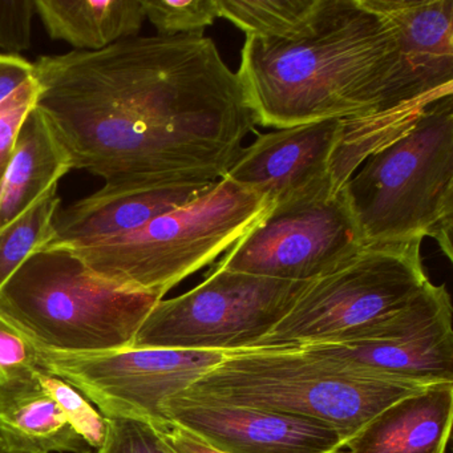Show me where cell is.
Returning a JSON list of instances; mask_svg holds the SVG:
<instances>
[{"label": "cell", "instance_id": "obj_21", "mask_svg": "<svg viewBox=\"0 0 453 453\" xmlns=\"http://www.w3.org/2000/svg\"><path fill=\"white\" fill-rule=\"evenodd\" d=\"M60 203L57 185L22 216L0 229V288L34 253L49 245Z\"/></svg>", "mask_w": 453, "mask_h": 453}, {"label": "cell", "instance_id": "obj_14", "mask_svg": "<svg viewBox=\"0 0 453 453\" xmlns=\"http://www.w3.org/2000/svg\"><path fill=\"white\" fill-rule=\"evenodd\" d=\"M396 34L415 96L426 107L453 94V0H362Z\"/></svg>", "mask_w": 453, "mask_h": 453}, {"label": "cell", "instance_id": "obj_24", "mask_svg": "<svg viewBox=\"0 0 453 453\" xmlns=\"http://www.w3.org/2000/svg\"><path fill=\"white\" fill-rule=\"evenodd\" d=\"M38 381L43 391L59 405L73 428L91 445L99 449L107 436L108 420L92 407L91 402L75 387L63 379L41 370Z\"/></svg>", "mask_w": 453, "mask_h": 453}, {"label": "cell", "instance_id": "obj_5", "mask_svg": "<svg viewBox=\"0 0 453 453\" xmlns=\"http://www.w3.org/2000/svg\"><path fill=\"white\" fill-rule=\"evenodd\" d=\"M270 208L266 198L224 177L142 229L68 250L102 282L163 299L232 248Z\"/></svg>", "mask_w": 453, "mask_h": 453}, {"label": "cell", "instance_id": "obj_2", "mask_svg": "<svg viewBox=\"0 0 453 453\" xmlns=\"http://www.w3.org/2000/svg\"><path fill=\"white\" fill-rule=\"evenodd\" d=\"M235 75L256 124L352 121L354 139L370 150L426 111L413 94L394 27L362 0H323L311 30L293 41L246 36Z\"/></svg>", "mask_w": 453, "mask_h": 453}, {"label": "cell", "instance_id": "obj_16", "mask_svg": "<svg viewBox=\"0 0 453 453\" xmlns=\"http://www.w3.org/2000/svg\"><path fill=\"white\" fill-rule=\"evenodd\" d=\"M296 349L428 386L453 381L452 320L407 338L320 344Z\"/></svg>", "mask_w": 453, "mask_h": 453}, {"label": "cell", "instance_id": "obj_22", "mask_svg": "<svg viewBox=\"0 0 453 453\" xmlns=\"http://www.w3.org/2000/svg\"><path fill=\"white\" fill-rule=\"evenodd\" d=\"M41 370L33 342L0 317V408L41 392Z\"/></svg>", "mask_w": 453, "mask_h": 453}, {"label": "cell", "instance_id": "obj_28", "mask_svg": "<svg viewBox=\"0 0 453 453\" xmlns=\"http://www.w3.org/2000/svg\"><path fill=\"white\" fill-rule=\"evenodd\" d=\"M34 63L17 55L0 54V103L34 78Z\"/></svg>", "mask_w": 453, "mask_h": 453}, {"label": "cell", "instance_id": "obj_3", "mask_svg": "<svg viewBox=\"0 0 453 453\" xmlns=\"http://www.w3.org/2000/svg\"><path fill=\"white\" fill-rule=\"evenodd\" d=\"M426 387L304 349H249L226 354L176 396L311 418L349 439L384 408Z\"/></svg>", "mask_w": 453, "mask_h": 453}, {"label": "cell", "instance_id": "obj_1", "mask_svg": "<svg viewBox=\"0 0 453 453\" xmlns=\"http://www.w3.org/2000/svg\"><path fill=\"white\" fill-rule=\"evenodd\" d=\"M36 107L73 169L105 181L147 176L213 184L256 120L213 39L134 36L34 63Z\"/></svg>", "mask_w": 453, "mask_h": 453}, {"label": "cell", "instance_id": "obj_18", "mask_svg": "<svg viewBox=\"0 0 453 453\" xmlns=\"http://www.w3.org/2000/svg\"><path fill=\"white\" fill-rule=\"evenodd\" d=\"M50 38L75 51H100L139 36L144 25L142 0H35Z\"/></svg>", "mask_w": 453, "mask_h": 453}, {"label": "cell", "instance_id": "obj_20", "mask_svg": "<svg viewBox=\"0 0 453 453\" xmlns=\"http://www.w3.org/2000/svg\"><path fill=\"white\" fill-rule=\"evenodd\" d=\"M221 18L246 36L293 41L311 30L323 0H219Z\"/></svg>", "mask_w": 453, "mask_h": 453}, {"label": "cell", "instance_id": "obj_6", "mask_svg": "<svg viewBox=\"0 0 453 453\" xmlns=\"http://www.w3.org/2000/svg\"><path fill=\"white\" fill-rule=\"evenodd\" d=\"M158 301L102 282L68 249H42L0 288V317L39 349L100 354L131 349Z\"/></svg>", "mask_w": 453, "mask_h": 453}, {"label": "cell", "instance_id": "obj_13", "mask_svg": "<svg viewBox=\"0 0 453 453\" xmlns=\"http://www.w3.org/2000/svg\"><path fill=\"white\" fill-rule=\"evenodd\" d=\"M213 184H177L147 176L110 180L88 197L59 208L44 249L83 248L128 234L187 205Z\"/></svg>", "mask_w": 453, "mask_h": 453}, {"label": "cell", "instance_id": "obj_19", "mask_svg": "<svg viewBox=\"0 0 453 453\" xmlns=\"http://www.w3.org/2000/svg\"><path fill=\"white\" fill-rule=\"evenodd\" d=\"M91 448L43 389L0 408L2 453H91Z\"/></svg>", "mask_w": 453, "mask_h": 453}, {"label": "cell", "instance_id": "obj_17", "mask_svg": "<svg viewBox=\"0 0 453 453\" xmlns=\"http://www.w3.org/2000/svg\"><path fill=\"white\" fill-rule=\"evenodd\" d=\"M70 171V155L35 105L23 121L0 188V229L22 216Z\"/></svg>", "mask_w": 453, "mask_h": 453}, {"label": "cell", "instance_id": "obj_7", "mask_svg": "<svg viewBox=\"0 0 453 453\" xmlns=\"http://www.w3.org/2000/svg\"><path fill=\"white\" fill-rule=\"evenodd\" d=\"M423 241L365 243L354 256L310 280L286 317L251 349L336 343L399 309L431 282L421 258Z\"/></svg>", "mask_w": 453, "mask_h": 453}, {"label": "cell", "instance_id": "obj_30", "mask_svg": "<svg viewBox=\"0 0 453 453\" xmlns=\"http://www.w3.org/2000/svg\"><path fill=\"white\" fill-rule=\"evenodd\" d=\"M0 453H2V450H0Z\"/></svg>", "mask_w": 453, "mask_h": 453}, {"label": "cell", "instance_id": "obj_10", "mask_svg": "<svg viewBox=\"0 0 453 453\" xmlns=\"http://www.w3.org/2000/svg\"><path fill=\"white\" fill-rule=\"evenodd\" d=\"M36 352L42 370L75 387L105 418H136L153 426L169 423L164 413L169 399L226 357V352L193 349L59 354L36 347Z\"/></svg>", "mask_w": 453, "mask_h": 453}, {"label": "cell", "instance_id": "obj_12", "mask_svg": "<svg viewBox=\"0 0 453 453\" xmlns=\"http://www.w3.org/2000/svg\"><path fill=\"white\" fill-rule=\"evenodd\" d=\"M342 136L343 120L339 119L261 134L241 150L225 177L272 206L317 192L331 187V163Z\"/></svg>", "mask_w": 453, "mask_h": 453}, {"label": "cell", "instance_id": "obj_26", "mask_svg": "<svg viewBox=\"0 0 453 453\" xmlns=\"http://www.w3.org/2000/svg\"><path fill=\"white\" fill-rule=\"evenodd\" d=\"M107 436L96 453H174L147 421L107 418Z\"/></svg>", "mask_w": 453, "mask_h": 453}, {"label": "cell", "instance_id": "obj_8", "mask_svg": "<svg viewBox=\"0 0 453 453\" xmlns=\"http://www.w3.org/2000/svg\"><path fill=\"white\" fill-rule=\"evenodd\" d=\"M307 283L214 267L192 290L158 301L131 349L248 351L274 330Z\"/></svg>", "mask_w": 453, "mask_h": 453}, {"label": "cell", "instance_id": "obj_11", "mask_svg": "<svg viewBox=\"0 0 453 453\" xmlns=\"http://www.w3.org/2000/svg\"><path fill=\"white\" fill-rule=\"evenodd\" d=\"M165 418L225 453H338L346 437L311 418L173 396Z\"/></svg>", "mask_w": 453, "mask_h": 453}, {"label": "cell", "instance_id": "obj_9", "mask_svg": "<svg viewBox=\"0 0 453 453\" xmlns=\"http://www.w3.org/2000/svg\"><path fill=\"white\" fill-rule=\"evenodd\" d=\"M363 245L343 189L335 193L326 187L273 205L216 267L310 282L354 256Z\"/></svg>", "mask_w": 453, "mask_h": 453}, {"label": "cell", "instance_id": "obj_27", "mask_svg": "<svg viewBox=\"0 0 453 453\" xmlns=\"http://www.w3.org/2000/svg\"><path fill=\"white\" fill-rule=\"evenodd\" d=\"M35 0H0V50L6 55L27 51L33 42Z\"/></svg>", "mask_w": 453, "mask_h": 453}, {"label": "cell", "instance_id": "obj_15", "mask_svg": "<svg viewBox=\"0 0 453 453\" xmlns=\"http://www.w3.org/2000/svg\"><path fill=\"white\" fill-rule=\"evenodd\" d=\"M453 421V381L402 397L347 439L349 453H445Z\"/></svg>", "mask_w": 453, "mask_h": 453}, {"label": "cell", "instance_id": "obj_23", "mask_svg": "<svg viewBox=\"0 0 453 453\" xmlns=\"http://www.w3.org/2000/svg\"><path fill=\"white\" fill-rule=\"evenodd\" d=\"M158 36L203 35L219 14V0H142Z\"/></svg>", "mask_w": 453, "mask_h": 453}, {"label": "cell", "instance_id": "obj_4", "mask_svg": "<svg viewBox=\"0 0 453 453\" xmlns=\"http://www.w3.org/2000/svg\"><path fill=\"white\" fill-rule=\"evenodd\" d=\"M363 242L434 238L453 258V94L368 156L343 187Z\"/></svg>", "mask_w": 453, "mask_h": 453}, {"label": "cell", "instance_id": "obj_25", "mask_svg": "<svg viewBox=\"0 0 453 453\" xmlns=\"http://www.w3.org/2000/svg\"><path fill=\"white\" fill-rule=\"evenodd\" d=\"M38 95L39 84L33 78L0 103V188L14 156L23 121L35 107Z\"/></svg>", "mask_w": 453, "mask_h": 453}, {"label": "cell", "instance_id": "obj_29", "mask_svg": "<svg viewBox=\"0 0 453 453\" xmlns=\"http://www.w3.org/2000/svg\"><path fill=\"white\" fill-rule=\"evenodd\" d=\"M155 428L174 453H225L214 449L187 429L171 421L165 426H155Z\"/></svg>", "mask_w": 453, "mask_h": 453}]
</instances>
